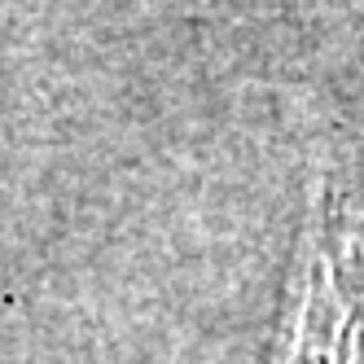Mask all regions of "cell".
<instances>
[{"instance_id": "cell-1", "label": "cell", "mask_w": 364, "mask_h": 364, "mask_svg": "<svg viewBox=\"0 0 364 364\" xmlns=\"http://www.w3.org/2000/svg\"><path fill=\"white\" fill-rule=\"evenodd\" d=\"M347 311L333 299V281L321 264V281L307 290V311L299 321L290 364H347Z\"/></svg>"}]
</instances>
